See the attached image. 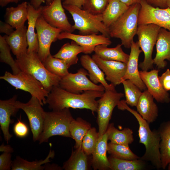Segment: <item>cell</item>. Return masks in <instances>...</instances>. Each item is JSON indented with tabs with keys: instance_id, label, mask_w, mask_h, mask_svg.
I'll return each instance as SVG.
<instances>
[{
	"instance_id": "42",
	"label": "cell",
	"mask_w": 170,
	"mask_h": 170,
	"mask_svg": "<svg viewBox=\"0 0 170 170\" xmlns=\"http://www.w3.org/2000/svg\"><path fill=\"white\" fill-rule=\"evenodd\" d=\"M18 121L14 125L13 127L14 132L16 137L24 138L27 136L29 132L28 126L21 120V116L20 119H17Z\"/></svg>"
},
{
	"instance_id": "53",
	"label": "cell",
	"mask_w": 170,
	"mask_h": 170,
	"mask_svg": "<svg viewBox=\"0 0 170 170\" xmlns=\"http://www.w3.org/2000/svg\"><path fill=\"white\" fill-rule=\"evenodd\" d=\"M167 7L170 8V0H167Z\"/></svg>"
},
{
	"instance_id": "30",
	"label": "cell",
	"mask_w": 170,
	"mask_h": 170,
	"mask_svg": "<svg viewBox=\"0 0 170 170\" xmlns=\"http://www.w3.org/2000/svg\"><path fill=\"white\" fill-rule=\"evenodd\" d=\"M129 7L119 0H109L107 5L102 14L103 22L109 28Z\"/></svg>"
},
{
	"instance_id": "32",
	"label": "cell",
	"mask_w": 170,
	"mask_h": 170,
	"mask_svg": "<svg viewBox=\"0 0 170 170\" xmlns=\"http://www.w3.org/2000/svg\"><path fill=\"white\" fill-rule=\"evenodd\" d=\"M92 128L90 123L79 117L74 118L71 122L69 127L71 138L75 141V149L82 147L83 137L88 130Z\"/></svg>"
},
{
	"instance_id": "19",
	"label": "cell",
	"mask_w": 170,
	"mask_h": 170,
	"mask_svg": "<svg viewBox=\"0 0 170 170\" xmlns=\"http://www.w3.org/2000/svg\"><path fill=\"white\" fill-rule=\"evenodd\" d=\"M17 95H14L9 99L0 100V125L4 139L8 144L13 135L9 132V126L14 121L11 119L15 116L20 109L15 105Z\"/></svg>"
},
{
	"instance_id": "27",
	"label": "cell",
	"mask_w": 170,
	"mask_h": 170,
	"mask_svg": "<svg viewBox=\"0 0 170 170\" xmlns=\"http://www.w3.org/2000/svg\"><path fill=\"white\" fill-rule=\"evenodd\" d=\"M90 155L86 154L82 147L72 151L69 159L63 164L62 167L65 170H88L91 166Z\"/></svg>"
},
{
	"instance_id": "38",
	"label": "cell",
	"mask_w": 170,
	"mask_h": 170,
	"mask_svg": "<svg viewBox=\"0 0 170 170\" xmlns=\"http://www.w3.org/2000/svg\"><path fill=\"white\" fill-rule=\"evenodd\" d=\"M11 49L4 36L0 35V60L11 67L13 74H16L20 70L18 67L16 61L12 57L10 53Z\"/></svg>"
},
{
	"instance_id": "48",
	"label": "cell",
	"mask_w": 170,
	"mask_h": 170,
	"mask_svg": "<svg viewBox=\"0 0 170 170\" xmlns=\"http://www.w3.org/2000/svg\"><path fill=\"white\" fill-rule=\"evenodd\" d=\"M53 0H30L31 4L36 9H38L42 3L46 2V5L51 4Z\"/></svg>"
},
{
	"instance_id": "50",
	"label": "cell",
	"mask_w": 170,
	"mask_h": 170,
	"mask_svg": "<svg viewBox=\"0 0 170 170\" xmlns=\"http://www.w3.org/2000/svg\"><path fill=\"white\" fill-rule=\"evenodd\" d=\"M0 151L12 153L14 151V150L10 145H5L3 143L0 146Z\"/></svg>"
},
{
	"instance_id": "9",
	"label": "cell",
	"mask_w": 170,
	"mask_h": 170,
	"mask_svg": "<svg viewBox=\"0 0 170 170\" xmlns=\"http://www.w3.org/2000/svg\"><path fill=\"white\" fill-rule=\"evenodd\" d=\"M124 94L115 90L105 89L98 100L97 121L98 125L99 139L106 132L109 124L112 112L124 97Z\"/></svg>"
},
{
	"instance_id": "52",
	"label": "cell",
	"mask_w": 170,
	"mask_h": 170,
	"mask_svg": "<svg viewBox=\"0 0 170 170\" xmlns=\"http://www.w3.org/2000/svg\"><path fill=\"white\" fill-rule=\"evenodd\" d=\"M21 0H0V5L2 7H4L10 3H17Z\"/></svg>"
},
{
	"instance_id": "7",
	"label": "cell",
	"mask_w": 170,
	"mask_h": 170,
	"mask_svg": "<svg viewBox=\"0 0 170 170\" xmlns=\"http://www.w3.org/2000/svg\"><path fill=\"white\" fill-rule=\"evenodd\" d=\"M0 78L7 81L16 89L30 93L31 96L39 100L42 106L46 104L49 92L40 82L31 75L21 71L16 74L6 71Z\"/></svg>"
},
{
	"instance_id": "29",
	"label": "cell",
	"mask_w": 170,
	"mask_h": 170,
	"mask_svg": "<svg viewBox=\"0 0 170 170\" xmlns=\"http://www.w3.org/2000/svg\"><path fill=\"white\" fill-rule=\"evenodd\" d=\"M122 44H118L116 47L109 48L103 44L97 45L94 52L95 54L101 59L107 60L121 61L127 64L129 55L125 53L122 48Z\"/></svg>"
},
{
	"instance_id": "5",
	"label": "cell",
	"mask_w": 170,
	"mask_h": 170,
	"mask_svg": "<svg viewBox=\"0 0 170 170\" xmlns=\"http://www.w3.org/2000/svg\"><path fill=\"white\" fill-rule=\"evenodd\" d=\"M140 3L129 7L125 13L109 27L110 37L119 38L121 44L127 48H130L133 38L137 34Z\"/></svg>"
},
{
	"instance_id": "10",
	"label": "cell",
	"mask_w": 170,
	"mask_h": 170,
	"mask_svg": "<svg viewBox=\"0 0 170 170\" xmlns=\"http://www.w3.org/2000/svg\"><path fill=\"white\" fill-rule=\"evenodd\" d=\"M87 76H88V73L87 71L80 68L76 73H69L61 78L59 86L69 92L76 94H81L88 90L105 91V88L102 84L94 83Z\"/></svg>"
},
{
	"instance_id": "23",
	"label": "cell",
	"mask_w": 170,
	"mask_h": 170,
	"mask_svg": "<svg viewBox=\"0 0 170 170\" xmlns=\"http://www.w3.org/2000/svg\"><path fill=\"white\" fill-rule=\"evenodd\" d=\"M42 6L38 9L34 8L30 3H28L27 20L28 26L26 36L28 44L27 52L37 53L39 44L37 33L35 32V28L37 20L41 15Z\"/></svg>"
},
{
	"instance_id": "3",
	"label": "cell",
	"mask_w": 170,
	"mask_h": 170,
	"mask_svg": "<svg viewBox=\"0 0 170 170\" xmlns=\"http://www.w3.org/2000/svg\"><path fill=\"white\" fill-rule=\"evenodd\" d=\"M16 58L15 61L20 70L40 82L49 93L54 87L59 86L61 78L45 68L37 53L27 51Z\"/></svg>"
},
{
	"instance_id": "39",
	"label": "cell",
	"mask_w": 170,
	"mask_h": 170,
	"mask_svg": "<svg viewBox=\"0 0 170 170\" xmlns=\"http://www.w3.org/2000/svg\"><path fill=\"white\" fill-rule=\"evenodd\" d=\"M126 97L125 102L132 107L136 106L142 94L141 90L129 80L122 79Z\"/></svg>"
},
{
	"instance_id": "54",
	"label": "cell",
	"mask_w": 170,
	"mask_h": 170,
	"mask_svg": "<svg viewBox=\"0 0 170 170\" xmlns=\"http://www.w3.org/2000/svg\"><path fill=\"white\" fill-rule=\"evenodd\" d=\"M168 170H170V162L168 165Z\"/></svg>"
},
{
	"instance_id": "36",
	"label": "cell",
	"mask_w": 170,
	"mask_h": 170,
	"mask_svg": "<svg viewBox=\"0 0 170 170\" xmlns=\"http://www.w3.org/2000/svg\"><path fill=\"white\" fill-rule=\"evenodd\" d=\"M42 63L49 71L61 78L69 73L68 69L71 66L64 60L55 58L51 54Z\"/></svg>"
},
{
	"instance_id": "14",
	"label": "cell",
	"mask_w": 170,
	"mask_h": 170,
	"mask_svg": "<svg viewBox=\"0 0 170 170\" xmlns=\"http://www.w3.org/2000/svg\"><path fill=\"white\" fill-rule=\"evenodd\" d=\"M61 0H53L51 4L42 6L41 15L50 25L63 31L72 33L74 31L68 20Z\"/></svg>"
},
{
	"instance_id": "16",
	"label": "cell",
	"mask_w": 170,
	"mask_h": 170,
	"mask_svg": "<svg viewBox=\"0 0 170 170\" xmlns=\"http://www.w3.org/2000/svg\"><path fill=\"white\" fill-rule=\"evenodd\" d=\"M159 70L153 69L150 71H139L140 76L145 85L147 90L158 102L169 103L170 101L169 94L161 84L158 76Z\"/></svg>"
},
{
	"instance_id": "12",
	"label": "cell",
	"mask_w": 170,
	"mask_h": 170,
	"mask_svg": "<svg viewBox=\"0 0 170 170\" xmlns=\"http://www.w3.org/2000/svg\"><path fill=\"white\" fill-rule=\"evenodd\" d=\"M138 19V25L154 24L170 31V8L155 7L141 0Z\"/></svg>"
},
{
	"instance_id": "1",
	"label": "cell",
	"mask_w": 170,
	"mask_h": 170,
	"mask_svg": "<svg viewBox=\"0 0 170 170\" xmlns=\"http://www.w3.org/2000/svg\"><path fill=\"white\" fill-rule=\"evenodd\" d=\"M104 92L88 90L81 94L69 92L59 86L53 87L46 98V104L52 110H59L65 108L86 109L94 114L97 112V98L101 97Z\"/></svg>"
},
{
	"instance_id": "40",
	"label": "cell",
	"mask_w": 170,
	"mask_h": 170,
	"mask_svg": "<svg viewBox=\"0 0 170 170\" xmlns=\"http://www.w3.org/2000/svg\"><path fill=\"white\" fill-rule=\"evenodd\" d=\"M99 138L98 132L95 128L92 127L88 130L82 140V148L86 154L92 155Z\"/></svg>"
},
{
	"instance_id": "34",
	"label": "cell",
	"mask_w": 170,
	"mask_h": 170,
	"mask_svg": "<svg viewBox=\"0 0 170 170\" xmlns=\"http://www.w3.org/2000/svg\"><path fill=\"white\" fill-rule=\"evenodd\" d=\"M106 132L108 140L112 143L129 145L134 140L133 131L128 128L119 130L114 126L113 123H111L109 124Z\"/></svg>"
},
{
	"instance_id": "46",
	"label": "cell",
	"mask_w": 170,
	"mask_h": 170,
	"mask_svg": "<svg viewBox=\"0 0 170 170\" xmlns=\"http://www.w3.org/2000/svg\"><path fill=\"white\" fill-rule=\"evenodd\" d=\"M149 4L161 8H165L168 7L167 0H145Z\"/></svg>"
},
{
	"instance_id": "45",
	"label": "cell",
	"mask_w": 170,
	"mask_h": 170,
	"mask_svg": "<svg viewBox=\"0 0 170 170\" xmlns=\"http://www.w3.org/2000/svg\"><path fill=\"white\" fill-rule=\"evenodd\" d=\"M14 28L6 22L0 21V32L4 33L7 35H9L14 30Z\"/></svg>"
},
{
	"instance_id": "44",
	"label": "cell",
	"mask_w": 170,
	"mask_h": 170,
	"mask_svg": "<svg viewBox=\"0 0 170 170\" xmlns=\"http://www.w3.org/2000/svg\"><path fill=\"white\" fill-rule=\"evenodd\" d=\"M160 82L164 89L166 91H170V70L169 69L159 76Z\"/></svg>"
},
{
	"instance_id": "47",
	"label": "cell",
	"mask_w": 170,
	"mask_h": 170,
	"mask_svg": "<svg viewBox=\"0 0 170 170\" xmlns=\"http://www.w3.org/2000/svg\"><path fill=\"white\" fill-rule=\"evenodd\" d=\"M86 0H65L63 4L71 5L82 8L84 6Z\"/></svg>"
},
{
	"instance_id": "2",
	"label": "cell",
	"mask_w": 170,
	"mask_h": 170,
	"mask_svg": "<svg viewBox=\"0 0 170 170\" xmlns=\"http://www.w3.org/2000/svg\"><path fill=\"white\" fill-rule=\"evenodd\" d=\"M117 106L120 110H126L129 112L134 116L138 122L139 143L143 144L145 147V152L140 159L145 162H150L157 169L162 168L160 151L161 139L158 130H151L149 124L137 111L131 108L124 100H120Z\"/></svg>"
},
{
	"instance_id": "8",
	"label": "cell",
	"mask_w": 170,
	"mask_h": 170,
	"mask_svg": "<svg viewBox=\"0 0 170 170\" xmlns=\"http://www.w3.org/2000/svg\"><path fill=\"white\" fill-rule=\"evenodd\" d=\"M161 27L154 24L138 25L137 35L138 42L144 54V59L139 67L143 71H148L153 67L152 54L158 33Z\"/></svg>"
},
{
	"instance_id": "26",
	"label": "cell",
	"mask_w": 170,
	"mask_h": 170,
	"mask_svg": "<svg viewBox=\"0 0 170 170\" xmlns=\"http://www.w3.org/2000/svg\"><path fill=\"white\" fill-rule=\"evenodd\" d=\"M28 3L23 2L16 7L6 8L4 18L5 22L17 29L24 26L27 20Z\"/></svg>"
},
{
	"instance_id": "13",
	"label": "cell",
	"mask_w": 170,
	"mask_h": 170,
	"mask_svg": "<svg viewBox=\"0 0 170 170\" xmlns=\"http://www.w3.org/2000/svg\"><path fill=\"white\" fill-rule=\"evenodd\" d=\"M36 29L39 44L37 54L43 62L51 54L50 50L51 44L58 39L59 35L63 31L50 25L41 15L37 20Z\"/></svg>"
},
{
	"instance_id": "49",
	"label": "cell",
	"mask_w": 170,
	"mask_h": 170,
	"mask_svg": "<svg viewBox=\"0 0 170 170\" xmlns=\"http://www.w3.org/2000/svg\"><path fill=\"white\" fill-rule=\"evenodd\" d=\"M49 162L47 163L44 165V169L46 170H60L63 169L62 167L59 166L58 165L55 164H50Z\"/></svg>"
},
{
	"instance_id": "17",
	"label": "cell",
	"mask_w": 170,
	"mask_h": 170,
	"mask_svg": "<svg viewBox=\"0 0 170 170\" xmlns=\"http://www.w3.org/2000/svg\"><path fill=\"white\" fill-rule=\"evenodd\" d=\"M92 58L103 71L105 78L115 87L122 83L127 69V64L121 61L102 60L95 54Z\"/></svg>"
},
{
	"instance_id": "41",
	"label": "cell",
	"mask_w": 170,
	"mask_h": 170,
	"mask_svg": "<svg viewBox=\"0 0 170 170\" xmlns=\"http://www.w3.org/2000/svg\"><path fill=\"white\" fill-rule=\"evenodd\" d=\"M109 0H86L84 9L94 14H102L105 9Z\"/></svg>"
},
{
	"instance_id": "15",
	"label": "cell",
	"mask_w": 170,
	"mask_h": 170,
	"mask_svg": "<svg viewBox=\"0 0 170 170\" xmlns=\"http://www.w3.org/2000/svg\"><path fill=\"white\" fill-rule=\"evenodd\" d=\"M65 39L71 40L83 47L85 54H91L94 51L95 47L98 45L103 44L108 46L112 43L110 37L102 34H76L62 31L59 35L58 39Z\"/></svg>"
},
{
	"instance_id": "20",
	"label": "cell",
	"mask_w": 170,
	"mask_h": 170,
	"mask_svg": "<svg viewBox=\"0 0 170 170\" xmlns=\"http://www.w3.org/2000/svg\"><path fill=\"white\" fill-rule=\"evenodd\" d=\"M156 54L153 59L154 64L159 69H163L167 65L165 60L170 61V31L161 28L156 43Z\"/></svg>"
},
{
	"instance_id": "11",
	"label": "cell",
	"mask_w": 170,
	"mask_h": 170,
	"mask_svg": "<svg viewBox=\"0 0 170 170\" xmlns=\"http://www.w3.org/2000/svg\"><path fill=\"white\" fill-rule=\"evenodd\" d=\"M15 105L26 115L34 142L38 141L43 130L45 111L39 100L31 96L29 101L24 103L17 100Z\"/></svg>"
},
{
	"instance_id": "24",
	"label": "cell",
	"mask_w": 170,
	"mask_h": 170,
	"mask_svg": "<svg viewBox=\"0 0 170 170\" xmlns=\"http://www.w3.org/2000/svg\"><path fill=\"white\" fill-rule=\"evenodd\" d=\"M108 134L106 132L99 139L92 154L91 166L94 170H110V164L107 156Z\"/></svg>"
},
{
	"instance_id": "22",
	"label": "cell",
	"mask_w": 170,
	"mask_h": 170,
	"mask_svg": "<svg viewBox=\"0 0 170 170\" xmlns=\"http://www.w3.org/2000/svg\"><path fill=\"white\" fill-rule=\"evenodd\" d=\"M82 66L88 71L90 80L95 84L100 83L105 89L115 90V86L112 84H109L106 80L105 74L97 63L88 54L82 55L80 58Z\"/></svg>"
},
{
	"instance_id": "6",
	"label": "cell",
	"mask_w": 170,
	"mask_h": 170,
	"mask_svg": "<svg viewBox=\"0 0 170 170\" xmlns=\"http://www.w3.org/2000/svg\"><path fill=\"white\" fill-rule=\"evenodd\" d=\"M73 119L69 108L45 111L43 130L38 140L39 143L48 142L50 137L56 135L71 138L69 127Z\"/></svg>"
},
{
	"instance_id": "25",
	"label": "cell",
	"mask_w": 170,
	"mask_h": 170,
	"mask_svg": "<svg viewBox=\"0 0 170 170\" xmlns=\"http://www.w3.org/2000/svg\"><path fill=\"white\" fill-rule=\"evenodd\" d=\"M27 28L24 26L16 29L9 35L3 36L12 52L16 57L27 51L28 44L26 36Z\"/></svg>"
},
{
	"instance_id": "4",
	"label": "cell",
	"mask_w": 170,
	"mask_h": 170,
	"mask_svg": "<svg viewBox=\"0 0 170 170\" xmlns=\"http://www.w3.org/2000/svg\"><path fill=\"white\" fill-rule=\"evenodd\" d=\"M64 8L71 14L74 21L73 30H78L80 34H102L110 37L109 28L103 22L102 14H94L77 6L63 4Z\"/></svg>"
},
{
	"instance_id": "35",
	"label": "cell",
	"mask_w": 170,
	"mask_h": 170,
	"mask_svg": "<svg viewBox=\"0 0 170 170\" xmlns=\"http://www.w3.org/2000/svg\"><path fill=\"white\" fill-rule=\"evenodd\" d=\"M111 170H142L145 168L146 162L140 158L129 160L120 159L111 156L108 157Z\"/></svg>"
},
{
	"instance_id": "31",
	"label": "cell",
	"mask_w": 170,
	"mask_h": 170,
	"mask_svg": "<svg viewBox=\"0 0 170 170\" xmlns=\"http://www.w3.org/2000/svg\"><path fill=\"white\" fill-rule=\"evenodd\" d=\"M84 52L83 47L72 40L71 43L68 42L64 44L57 53L53 56L64 60L71 66L77 63L78 54Z\"/></svg>"
},
{
	"instance_id": "28",
	"label": "cell",
	"mask_w": 170,
	"mask_h": 170,
	"mask_svg": "<svg viewBox=\"0 0 170 170\" xmlns=\"http://www.w3.org/2000/svg\"><path fill=\"white\" fill-rule=\"evenodd\" d=\"M158 130L161 139L160 151L162 168L164 169L170 162V121L161 123Z\"/></svg>"
},
{
	"instance_id": "21",
	"label": "cell",
	"mask_w": 170,
	"mask_h": 170,
	"mask_svg": "<svg viewBox=\"0 0 170 170\" xmlns=\"http://www.w3.org/2000/svg\"><path fill=\"white\" fill-rule=\"evenodd\" d=\"M154 98L147 89L141 95L136 105L137 111L149 124L153 123L158 116V109Z\"/></svg>"
},
{
	"instance_id": "37",
	"label": "cell",
	"mask_w": 170,
	"mask_h": 170,
	"mask_svg": "<svg viewBox=\"0 0 170 170\" xmlns=\"http://www.w3.org/2000/svg\"><path fill=\"white\" fill-rule=\"evenodd\" d=\"M107 152L111 156L120 159L133 160L140 157L133 153L129 145L108 143Z\"/></svg>"
},
{
	"instance_id": "43",
	"label": "cell",
	"mask_w": 170,
	"mask_h": 170,
	"mask_svg": "<svg viewBox=\"0 0 170 170\" xmlns=\"http://www.w3.org/2000/svg\"><path fill=\"white\" fill-rule=\"evenodd\" d=\"M11 153L4 152L0 156V170L11 169L13 161Z\"/></svg>"
},
{
	"instance_id": "18",
	"label": "cell",
	"mask_w": 170,
	"mask_h": 170,
	"mask_svg": "<svg viewBox=\"0 0 170 170\" xmlns=\"http://www.w3.org/2000/svg\"><path fill=\"white\" fill-rule=\"evenodd\" d=\"M130 48L131 51L127 64V69L123 79L129 80L141 91H144L147 88L140 78L138 70L139 56L142 51L140 49L138 41L136 42L133 41Z\"/></svg>"
},
{
	"instance_id": "33",
	"label": "cell",
	"mask_w": 170,
	"mask_h": 170,
	"mask_svg": "<svg viewBox=\"0 0 170 170\" xmlns=\"http://www.w3.org/2000/svg\"><path fill=\"white\" fill-rule=\"evenodd\" d=\"M55 155L54 151L50 149L49 154L44 160H40L29 162L19 156H17L13 161L12 170H43L44 167L42 165L51 162L50 158H53Z\"/></svg>"
},
{
	"instance_id": "51",
	"label": "cell",
	"mask_w": 170,
	"mask_h": 170,
	"mask_svg": "<svg viewBox=\"0 0 170 170\" xmlns=\"http://www.w3.org/2000/svg\"><path fill=\"white\" fill-rule=\"evenodd\" d=\"M128 7L136 3H140L141 0H119Z\"/></svg>"
}]
</instances>
